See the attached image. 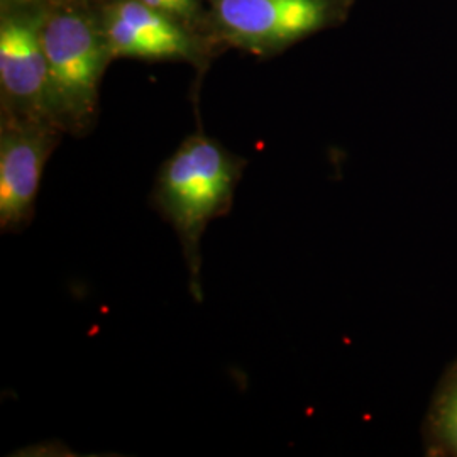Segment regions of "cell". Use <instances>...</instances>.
Listing matches in <instances>:
<instances>
[{
	"label": "cell",
	"mask_w": 457,
	"mask_h": 457,
	"mask_svg": "<svg viewBox=\"0 0 457 457\" xmlns=\"http://www.w3.org/2000/svg\"><path fill=\"white\" fill-rule=\"evenodd\" d=\"M48 60L49 98L58 126L80 129L96 114L98 83L111 51L94 22L77 12H60L43 22Z\"/></svg>",
	"instance_id": "2"
},
{
	"label": "cell",
	"mask_w": 457,
	"mask_h": 457,
	"mask_svg": "<svg viewBox=\"0 0 457 457\" xmlns=\"http://www.w3.org/2000/svg\"><path fill=\"white\" fill-rule=\"evenodd\" d=\"M442 434L457 453V381L445 395L441 407Z\"/></svg>",
	"instance_id": "7"
},
{
	"label": "cell",
	"mask_w": 457,
	"mask_h": 457,
	"mask_svg": "<svg viewBox=\"0 0 457 457\" xmlns=\"http://www.w3.org/2000/svg\"><path fill=\"white\" fill-rule=\"evenodd\" d=\"M181 4V7L185 9V14L187 17H192L195 14V0H179Z\"/></svg>",
	"instance_id": "9"
},
{
	"label": "cell",
	"mask_w": 457,
	"mask_h": 457,
	"mask_svg": "<svg viewBox=\"0 0 457 457\" xmlns=\"http://www.w3.org/2000/svg\"><path fill=\"white\" fill-rule=\"evenodd\" d=\"M243 170V160L194 134L164 162L154 181L151 204L180 239L196 302H202V236L212 220L230 212Z\"/></svg>",
	"instance_id": "1"
},
{
	"label": "cell",
	"mask_w": 457,
	"mask_h": 457,
	"mask_svg": "<svg viewBox=\"0 0 457 457\" xmlns=\"http://www.w3.org/2000/svg\"><path fill=\"white\" fill-rule=\"evenodd\" d=\"M147 5L162 11L164 14H170V16L187 17L185 14V9L181 7L179 0H141Z\"/></svg>",
	"instance_id": "8"
},
{
	"label": "cell",
	"mask_w": 457,
	"mask_h": 457,
	"mask_svg": "<svg viewBox=\"0 0 457 457\" xmlns=\"http://www.w3.org/2000/svg\"><path fill=\"white\" fill-rule=\"evenodd\" d=\"M43 22L34 16H5L0 24V82L9 112L19 119L54 120L49 98Z\"/></svg>",
	"instance_id": "4"
},
{
	"label": "cell",
	"mask_w": 457,
	"mask_h": 457,
	"mask_svg": "<svg viewBox=\"0 0 457 457\" xmlns=\"http://www.w3.org/2000/svg\"><path fill=\"white\" fill-rule=\"evenodd\" d=\"M53 122L7 115L0 137V228L22 232L33 222L43 170L54 146Z\"/></svg>",
	"instance_id": "3"
},
{
	"label": "cell",
	"mask_w": 457,
	"mask_h": 457,
	"mask_svg": "<svg viewBox=\"0 0 457 457\" xmlns=\"http://www.w3.org/2000/svg\"><path fill=\"white\" fill-rule=\"evenodd\" d=\"M217 17L230 36L253 45L292 41L319 29L326 0H217Z\"/></svg>",
	"instance_id": "5"
},
{
	"label": "cell",
	"mask_w": 457,
	"mask_h": 457,
	"mask_svg": "<svg viewBox=\"0 0 457 457\" xmlns=\"http://www.w3.org/2000/svg\"><path fill=\"white\" fill-rule=\"evenodd\" d=\"M105 41L111 54L131 58H188L190 37L162 11L141 0H120L105 21Z\"/></svg>",
	"instance_id": "6"
}]
</instances>
